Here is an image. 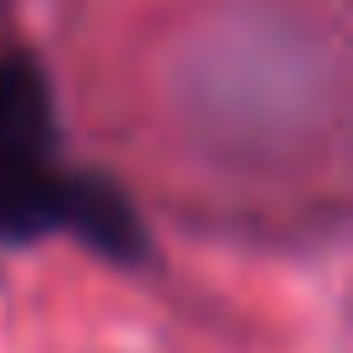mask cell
Returning a JSON list of instances; mask_svg holds the SVG:
<instances>
[{
    "label": "cell",
    "instance_id": "obj_1",
    "mask_svg": "<svg viewBox=\"0 0 353 353\" xmlns=\"http://www.w3.org/2000/svg\"><path fill=\"white\" fill-rule=\"evenodd\" d=\"M52 151V99L26 57L0 52V166H32Z\"/></svg>",
    "mask_w": 353,
    "mask_h": 353
},
{
    "label": "cell",
    "instance_id": "obj_2",
    "mask_svg": "<svg viewBox=\"0 0 353 353\" xmlns=\"http://www.w3.org/2000/svg\"><path fill=\"white\" fill-rule=\"evenodd\" d=\"M63 229H73L83 244H94L110 260H141L145 254V223L135 219L125 192L104 176H68Z\"/></svg>",
    "mask_w": 353,
    "mask_h": 353
}]
</instances>
